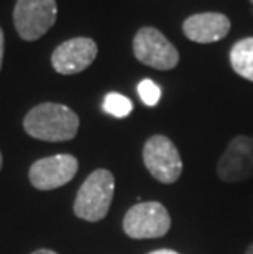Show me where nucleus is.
Returning a JSON list of instances; mask_svg holds the SVG:
<instances>
[{"label":"nucleus","instance_id":"nucleus-7","mask_svg":"<svg viewBox=\"0 0 253 254\" xmlns=\"http://www.w3.org/2000/svg\"><path fill=\"white\" fill-rule=\"evenodd\" d=\"M79 163L73 154H55L38 159L30 167V182L38 190H53L74 179Z\"/></svg>","mask_w":253,"mask_h":254},{"label":"nucleus","instance_id":"nucleus-10","mask_svg":"<svg viewBox=\"0 0 253 254\" xmlns=\"http://www.w3.org/2000/svg\"><path fill=\"white\" fill-rule=\"evenodd\" d=\"M182 31L191 41L207 45L222 40L230 31V20L224 13L207 12L187 17L182 23Z\"/></svg>","mask_w":253,"mask_h":254},{"label":"nucleus","instance_id":"nucleus-6","mask_svg":"<svg viewBox=\"0 0 253 254\" xmlns=\"http://www.w3.org/2000/svg\"><path fill=\"white\" fill-rule=\"evenodd\" d=\"M133 53L142 64L160 71H169L179 63V53L174 45L153 26L138 30L133 38Z\"/></svg>","mask_w":253,"mask_h":254},{"label":"nucleus","instance_id":"nucleus-17","mask_svg":"<svg viewBox=\"0 0 253 254\" xmlns=\"http://www.w3.org/2000/svg\"><path fill=\"white\" fill-rule=\"evenodd\" d=\"M245 254H253V243L249 246V250H247V253Z\"/></svg>","mask_w":253,"mask_h":254},{"label":"nucleus","instance_id":"nucleus-19","mask_svg":"<svg viewBox=\"0 0 253 254\" xmlns=\"http://www.w3.org/2000/svg\"><path fill=\"white\" fill-rule=\"evenodd\" d=\"M252 3H253V0H252Z\"/></svg>","mask_w":253,"mask_h":254},{"label":"nucleus","instance_id":"nucleus-9","mask_svg":"<svg viewBox=\"0 0 253 254\" xmlns=\"http://www.w3.org/2000/svg\"><path fill=\"white\" fill-rule=\"evenodd\" d=\"M97 45L90 38H71L61 43L51 55L53 69L59 74L73 75L83 72L95 61Z\"/></svg>","mask_w":253,"mask_h":254},{"label":"nucleus","instance_id":"nucleus-12","mask_svg":"<svg viewBox=\"0 0 253 254\" xmlns=\"http://www.w3.org/2000/svg\"><path fill=\"white\" fill-rule=\"evenodd\" d=\"M104 110L115 118H125L132 113L133 104L128 97L117 94V92H110L104 99Z\"/></svg>","mask_w":253,"mask_h":254},{"label":"nucleus","instance_id":"nucleus-1","mask_svg":"<svg viewBox=\"0 0 253 254\" xmlns=\"http://www.w3.org/2000/svg\"><path fill=\"white\" fill-rule=\"evenodd\" d=\"M23 128L31 138L41 141H69L78 134L79 117L66 105L45 102L26 113Z\"/></svg>","mask_w":253,"mask_h":254},{"label":"nucleus","instance_id":"nucleus-3","mask_svg":"<svg viewBox=\"0 0 253 254\" xmlns=\"http://www.w3.org/2000/svg\"><path fill=\"white\" fill-rule=\"evenodd\" d=\"M56 0H17L13 8V25L25 41H36L56 23Z\"/></svg>","mask_w":253,"mask_h":254},{"label":"nucleus","instance_id":"nucleus-13","mask_svg":"<svg viewBox=\"0 0 253 254\" xmlns=\"http://www.w3.org/2000/svg\"><path fill=\"white\" fill-rule=\"evenodd\" d=\"M138 95L145 105L155 107L161 99V89L152 79H143L142 82L138 84Z\"/></svg>","mask_w":253,"mask_h":254},{"label":"nucleus","instance_id":"nucleus-15","mask_svg":"<svg viewBox=\"0 0 253 254\" xmlns=\"http://www.w3.org/2000/svg\"><path fill=\"white\" fill-rule=\"evenodd\" d=\"M148 254H179V253H176L173 250H156V251H152Z\"/></svg>","mask_w":253,"mask_h":254},{"label":"nucleus","instance_id":"nucleus-16","mask_svg":"<svg viewBox=\"0 0 253 254\" xmlns=\"http://www.w3.org/2000/svg\"><path fill=\"white\" fill-rule=\"evenodd\" d=\"M31 254H58V253L51 251V250H38V251H35V253H31Z\"/></svg>","mask_w":253,"mask_h":254},{"label":"nucleus","instance_id":"nucleus-14","mask_svg":"<svg viewBox=\"0 0 253 254\" xmlns=\"http://www.w3.org/2000/svg\"><path fill=\"white\" fill-rule=\"evenodd\" d=\"M2 61H3V31L0 28V69H2Z\"/></svg>","mask_w":253,"mask_h":254},{"label":"nucleus","instance_id":"nucleus-5","mask_svg":"<svg viewBox=\"0 0 253 254\" xmlns=\"http://www.w3.org/2000/svg\"><path fill=\"white\" fill-rule=\"evenodd\" d=\"M143 163L150 174L161 184H174L182 174L179 151L165 134H155L145 143Z\"/></svg>","mask_w":253,"mask_h":254},{"label":"nucleus","instance_id":"nucleus-11","mask_svg":"<svg viewBox=\"0 0 253 254\" xmlns=\"http://www.w3.org/2000/svg\"><path fill=\"white\" fill-rule=\"evenodd\" d=\"M230 64L237 74L253 82V38L235 43L230 50Z\"/></svg>","mask_w":253,"mask_h":254},{"label":"nucleus","instance_id":"nucleus-2","mask_svg":"<svg viewBox=\"0 0 253 254\" xmlns=\"http://www.w3.org/2000/svg\"><path fill=\"white\" fill-rule=\"evenodd\" d=\"M114 189L115 179L110 171H94L81 186L74 200L76 217L85 221H100L105 218L114 198Z\"/></svg>","mask_w":253,"mask_h":254},{"label":"nucleus","instance_id":"nucleus-18","mask_svg":"<svg viewBox=\"0 0 253 254\" xmlns=\"http://www.w3.org/2000/svg\"><path fill=\"white\" fill-rule=\"evenodd\" d=\"M0 169H2V153H0Z\"/></svg>","mask_w":253,"mask_h":254},{"label":"nucleus","instance_id":"nucleus-8","mask_svg":"<svg viewBox=\"0 0 253 254\" xmlns=\"http://www.w3.org/2000/svg\"><path fill=\"white\" fill-rule=\"evenodd\" d=\"M217 176L224 182H244L253 177V136H235L217 164Z\"/></svg>","mask_w":253,"mask_h":254},{"label":"nucleus","instance_id":"nucleus-4","mask_svg":"<svg viewBox=\"0 0 253 254\" xmlns=\"http://www.w3.org/2000/svg\"><path fill=\"white\" fill-rule=\"evenodd\" d=\"M171 228V217L160 202H140L123 217V231L133 240L165 236Z\"/></svg>","mask_w":253,"mask_h":254}]
</instances>
